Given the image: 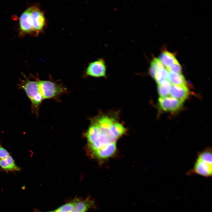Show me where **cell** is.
I'll return each instance as SVG.
<instances>
[{"label": "cell", "mask_w": 212, "mask_h": 212, "mask_svg": "<svg viewBox=\"0 0 212 212\" xmlns=\"http://www.w3.org/2000/svg\"><path fill=\"white\" fill-rule=\"evenodd\" d=\"M20 87L24 90L31 102L32 112L37 115L40 105L43 99L40 92L37 81L29 80L26 77L22 80Z\"/></svg>", "instance_id": "cell-3"}, {"label": "cell", "mask_w": 212, "mask_h": 212, "mask_svg": "<svg viewBox=\"0 0 212 212\" xmlns=\"http://www.w3.org/2000/svg\"><path fill=\"white\" fill-rule=\"evenodd\" d=\"M34 212H41L37 210H35ZM54 212V211H49L48 212Z\"/></svg>", "instance_id": "cell-22"}, {"label": "cell", "mask_w": 212, "mask_h": 212, "mask_svg": "<svg viewBox=\"0 0 212 212\" xmlns=\"http://www.w3.org/2000/svg\"><path fill=\"white\" fill-rule=\"evenodd\" d=\"M29 20L34 32L38 33L42 31L45 24V18L42 11L37 7H29Z\"/></svg>", "instance_id": "cell-5"}, {"label": "cell", "mask_w": 212, "mask_h": 212, "mask_svg": "<svg viewBox=\"0 0 212 212\" xmlns=\"http://www.w3.org/2000/svg\"><path fill=\"white\" fill-rule=\"evenodd\" d=\"M0 167L6 171H19L20 168L16 164L14 159L10 155L6 158L0 159Z\"/></svg>", "instance_id": "cell-12"}, {"label": "cell", "mask_w": 212, "mask_h": 212, "mask_svg": "<svg viewBox=\"0 0 212 212\" xmlns=\"http://www.w3.org/2000/svg\"><path fill=\"white\" fill-rule=\"evenodd\" d=\"M158 85V93L160 97L168 96L172 85L169 81L166 80Z\"/></svg>", "instance_id": "cell-15"}, {"label": "cell", "mask_w": 212, "mask_h": 212, "mask_svg": "<svg viewBox=\"0 0 212 212\" xmlns=\"http://www.w3.org/2000/svg\"><path fill=\"white\" fill-rule=\"evenodd\" d=\"M106 68L105 62L102 59H99L90 63L88 66L86 71L87 75L95 77L105 76Z\"/></svg>", "instance_id": "cell-6"}, {"label": "cell", "mask_w": 212, "mask_h": 212, "mask_svg": "<svg viewBox=\"0 0 212 212\" xmlns=\"http://www.w3.org/2000/svg\"><path fill=\"white\" fill-rule=\"evenodd\" d=\"M40 92L43 99H49L58 97L65 92L61 85L49 80L37 81Z\"/></svg>", "instance_id": "cell-4"}, {"label": "cell", "mask_w": 212, "mask_h": 212, "mask_svg": "<svg viewBox=\"0 0 212 212\" xmlns=\"http://www.w3.org/2000/svg\"><path fill=\"white\" fill-rule=\"evenodd\" d=\"M170 94L172 97L183 102L188 97L189 91L186 86L172 85Z\"/></svg>", "instance_id": "cell-9"}, {"label": "cell", "mask_w": 212, "mask_h": 212, "mask_svg": "<svg viewBox=\"0 0 212 212\" xmlns=\"http://www.w3.org/2000/svg\"><path fill=\"white\" fill-rule=\"evenodd\" d=\"M54 211V212H65L61 209L59 207Z\"/></svg>", "instance_id": "cell-21"}, {"label": "cell", "mask_w": 212, "mask_h": 212, "mask_svg": "<svg viewBox=\"0 0 212 212\" xmlns=\"http://www.w3.org/2000/svg\"><path fill=\"white\" fill-rule=\"evenodd\" d=\"M95 201L88 198L82 200L77 198L72 212H86L90 209L96 208Z\"/></svg>", "instance_id": "cell-8"}, {"label": "cell", "mask_w": 212, "mask_h": 212, "mask_svg": "<svg viewBox=\"0 0 212 212\" xmlns=\"http://www.w3.org/2000/svg\"><path fill=\"white\" fill-rule=\"evenodd\" d=\"M164 67V66L158 58H155L151 61L149 68V73L154 78L156 72L159 69Z\"/></svg>", "instance_id": "cell-17"}, {"label": "cell", "mask_w": 212, "mask_h": 212, "mask_svg": "<svg viewBox=\"0 0 212 212\" xmlns=\"http://www.w3.org/2000/svg\"><path fill=\"white\" fill-rule=\"evenodd\" d=\"M116 149V143H110L92 153L97 158L105 159L113 155L115 153Z\"/></svg>", "instance_id": "cell-11"}, {"label": "cell", "mask_w": 212, "mask_h": 212, "mask_svg": "<svg viewBox=\"0 0 212 212\" xmlns=\"http://www.w3.org/2000/svg\"><path fill=\"white\" fill-rule=\"evenodd\" d=\"M159 105L163 110L168 112H175L181 108L183 102L171 96L160 97Z\"/></svg>", "instance_id": "cell-7"}, {"label": "cell", "mask_w": 212, "mask_h": 212, "mask_svg": "<svg viewBox=\"0 0 212 212\" xmlns=\"http://www.w3.org/2000/svg\"><path fill=\"white\" fill-rule=\"evenodd\" d=\"M166 69L169 72L173 73H180L182 72L181 67L177 60Z\"/></svg>", "instance_id": "cell-19"}, {"label": "cell", "mask_w": 212, "mask_h": 212, "mask_svg": "<svg viewBox=\"0 0 212 212\" xmlns=\"http://www.w3.org/2000/svg\"><path fill=\"white\" fill-rule=\"evenodd\" d=\"M158 59L163 66L166 68L170 66L177 60L173 54L167 51L163 52Z\"/></svg>", "instance_id": "cell-14"}, {"label": "cell", "mask_w": 212, "mask_h": 212, "mask_svg": "<svg viewBox=\"0 0 212 212\" xmlns=\"http://www.w3.org/2000/svg\"><path fill=\"white\" fill-rule=\"evenodd\" d=\"M167 78L172 85L186 86V80L184 76L180 73L168 72Z\"/></svg>", "instance_id": "cell-13"}, {"label": "cell", "mask_w": 212, "mask_h": 212, "mask_svg": "<svg viewBox=\"0 0 212 212\" xmlns=\"http://www.w3.org/2000/svg\"><path fill=\"white\" fill-rule=\"evenodd\" d=\"M168 72L164 67L159 69L156 72L153 78L158 84L166 80Z\"/></svg>", "instance_id": "cell-18"}, {"label": "cell", "mask_w": 212, "mask_h": 212, "mask_svg": "<svg viewBox=\"0 0 212 212\" xmlns=\"http://www.w3.org/2000/svg\"><path fill=\"white\" fill-rule=\"evenodd\" d=\"M9 155V153L2 147L0 143V159L5 158Z\"/></svg>", "instance_id": "cell-20"}, {"label": "cell", "mask_w": 212, "mask_h": 212, "mask_svg": "<svg viewBox=\"0 0 212 212\" xmlns=\"http://www.w3.org/2000/svg\"><path fill=\"white\" fill-rule=\"evenodd\" d=\"M110 130L113 136L117 139L125 133V129L121 124L116 121L112 125Z\"/></svg>", "instance_id": "cell-16"}, {"label": "cell", "mask_w": 212, "mask_h": 212, "mask_svg": "<svg viewBox=\"0 0 212 212\" xmlns=\"http://www.w3.org/2000/svg\"><path fill=\"white\" fill-rule=\"evenodd\" d=\"M212 150L208 147L198 154L192 168L188 172V175L196 174L206 178L212 174Z\"/></svg>", "instance_id": "cell-1"}, {"label": "cell", "mask_w": 212, "mask_h": 212, "mask_svg": "<svg viewBox=\"0 0 212 212\" xmlns=\"http://www.w3.org/2000/svg\"><path fill=\"white\" fill-rule=\"evenodd\" d=\"M86 137L92 152L116 141L102 131L93 121L87 131Z\"/></svg>", "instance_id": "cell-2"}, {"label": "cell", "mask_w": 212, "mask_h": 212, "mask_svg": "<svg viewBox=\"0 0 212 212\" xmlns=\"http://www.w3.org/2000/svg\"><path fill=\"white\" fill-rule=\"evenodd\" d=\"M29 9L28 8L21 14L19 18V25L21 32L24 34L34 33L29 22Z\"/></svg>", "instance_id": "cell-10"}]
</instances>
